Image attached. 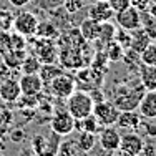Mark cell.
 <instances>
[{"label":"cell","instance_id":"bcb514c9","mask_svg":"<svg viewBox=\"0 0 156 156\" xmlns=\"http://www.w3.org/2000/svg\"><path fill=\"white\" fill-rule=\"evenodd\" d=\"M154 42H156V40H154Z\"/></svg>","mask_w":156,"mask_h":156},{"label":"cell","instance_id":"d590c367","mask_svg":"<svg viewBox=\"0 0 156 156\" xmlns=\"http://www.w3.org/2000/svg\"><path fill=\"white\" fill-rule=\"evenodd\" d=\"M12 38V48L13 50H25V37L15 32V35H10Z\"/></svg>","mask_w":156,"mask_h":156},{"label":"cell","instance_id":"ee69618b","mask_svg":"<svg viewBox=\"0 0 156 156\" xmlns=\"http://www.w3.org/2000/svg\"><path fill=\"white\" fill-rule=\"evenodd\" d=\"M120 156H135V154H131V153H126V151H120Z\"/></svg>","mask_w":156,"mask_h":156},{"label":"cell","instance_id":"7a4b0ae2","mask_svg":"<svg viewBox=\"0 0 156 156\" xmlns=\"http://www.w3.org/2000/svg\"><path fill=\"white\" fill-rule=\"evenodd\" d=\"M62 136L51 129V133H38L32 138V150L37 156H57L60 151Z\"/></svg>","mask_w":156,"mask_h":156},{"label":"cell","instance_id":"ac0fdd59","mask_svg":"<svg viewBox=\"0 0 156 156\" xmlns=\"http://www.w3.org/2000/svg\"><path fill=\"white\" fill-rule=\"evenodd\" d=\"M37 57H38V60L42 63H55L57 62V50H55V47L48 42V38H42L38 42Z\"/></svg>","mask_w":156,"mask_h":156},{"label":"cell","instance_id":"74e56055","mask_svg":"<svg viewBox=\"0 0 156 156\" xmlns=\"http://www.w3.org/2000/svg\"><path fill=\"white\" fill-rule=\"evenodd\" d=\"M88 156H113V151L105 150V148H101L100 144H98V146L95 144V146L88 151Z\"/></svg>","mask_w":156,"mask_h":156},{"label":"cell","instance_id":"8fae6325","mask_svg":"<svg viewBox=\"0 0 156 156\" xmlns=\"http://www.w3.org/2000/svg\"><path fill=\"white\" fill-rule=\"evenodd\" d=\"M143 146H144V138L136 133L129 131L126 135L121 136L120 140V151H126V153H131L135 156H140L141 151H143Z\"/></svg>","mask_w":156,"mask_h":156},{"label":"cell","instance_id":"f546056e","mask_svg":"<svg viewBox=\"0 0 156 156\" xmlns=\"http://www.w3.org/2000/svg\"><path fill=\"white\" fill-rule=\"evenodd\" d=\"M143 65H153L156 66V42H151L150 45L140 53Z\"/></svg>","mask_w":156,"mask_h":156},{"label":"cell","instance_id":"484cf974","mask_svg":"<svg viewBox=\"0 0 156 156\" xmlns=\"http://www.w3.org/2000/svg\"><path fill=\"white\" fill-rule=\"evenodd\" d=\"M40 68H42V62L35 55H27L20 65L22 73H38Z\"/></svg>","mask_w":156,"mask_h":156},{"label":"cell","instance_id":"f6af8a7d","mask_svg":"<svg viewBox=\"0 0 156 156\" xmlns=\"http://www.w3.org/2000/svg\"><path fill=\"white\" fill-rule=\"evenodd\" d=\"M153 2H154V3H156V0H153Z\"/></svg>","mask_w":156,"mask_h":156},{"label":"cell","instance_id":"83f0119b","mask_svg":"<svg viewBox=\"0 0 156 156\" xmlns=\"http://www.w3.org/2000/svg\"><path fill=\"white\" fill-rule=\"evenodd\" d=\"M62 73V68H58L55 63H47L45 66L42 65V68H40V72H38V75L42 76V80H43V85L45 83H50L51 80H53L57 75H60Z\"/></svg>","mask_w":156,"mask_h":156},{"label":"cell","instance_id":"6da1fadb","mask_svg":"<svg viewBox=\"0 0 156 156\" xmlns=\"http://www.w3.org/2000/svg\"><path fill=\"white\" fill-rule=\"evenodd\" d=\"M144 91L146 90L140 80L136 83L129 85H118V87H113V90H111V103L120 111L138 110V105Z\"/></svg>","mask_w":156,"mask_h":156},{"label":"cell","instance_id":"9a60e30c","mask_svg":"<svg viewBox=\"0 0 156 156\" xmlns=\"http://www.w3.org/2000/svg\"><path fill=\"white\" fill-rule=\"evenodd\" d=\"M141 121V115L136 113V110H128V111H120V116L116 120L118 128H123L126 131H136Z\"/></svg>","mask_w":156,"mask_h":156},{"label":"cell","instance_id":"30bf717a","mask_svg":"<svg viewBox=\"0 0 156 156\" xmlns=\"http://www.w3.org/2000/svg\"><path fill=\"white\" fill-rule=\"evenodd\" d=\"M22 95H38L43 88V80L38 73H23L18 78Z\"/></svg>","mask_w":156,"mask_h":156},{"label":"cell","instance_id":"ab89813d","mask_svg":"<svg viewBox=\"0 0 156 156\" xmlns=\"http://www.w3.org/2000/svg\"><path fill=\"white\" fill-rule=\"evenodd\" d=\"M129 2H131V5L136 7L140 12H143V10H146L148 7H150V3L153 2V0H129Z\"/></svg>","mask_w":156,"mask_h":156},{"label":"cell","instance_id":"d6986e66","mask_svg":"<svg viewBox=\"0 0 156 156\" xmlns=\"http://www.w3.org/2000/svg\"><path fill=\"white\" fill-rule=\"evenodd\" d=\"M140 81L144 87V90H156V66L153 65H143L140 66Z\"/></svg>","mask_w":156,"mask_h":156},{"label":"cell","instance_id":"836d02e7","mask_svg":"<svg viewBox=\"0 0 156 156\" xmlns=\"http://www.w3.org/2000/svg\"><path fill=\"white\" fill-rule=\"evenodd\" d=\"M63 7L68 13H76L83 9V0H63Z\"/></svg>","mask_w":156,"mask_h":156},{"label":"cell","instance_id":"8992f818","mask_svg":"<svg viewBox=\"0 0 156 156\" xmlns=\"http://www.w3.org/2000/svg\"><path fill=\"white\" fill-rule=\"evenodd\" d=\"M37 27H38V18L32 12H18L13 17V28L17 33L23 37H32L37 33Z\"/></svg>","mask_w":156,"mask_h":156},{"label":"cell","instance_id":"2e32d148","mask_svg":"<svg viewBox=\"0 0 156 156\" xmlns=\"http://www.w3.org/2000/svg\"><path fill=\"white\" fill-rule=\"evenodd\" d=\"M80 33L87 42H96V40H98V35H100V22L87 17L80 23Z\"/></svg>","mask_w":156,"mask_h":156},{"label":"cell","instance_id":"d4e9b609","mask_svg":"<svg viewBox=\"0 0 156 156\" xmlns=\"http://www.w3.org/2000/svg\"><path fill=\"white\" fill-rule=\"evenodd\" d=\"M57 156H88V153L78 148L75 141H65L60 144V151Z\"/></svg>","mask_w":156,"mask_h":156},{"label":"cell","instance_id":"f1b7e54d","mask_svg":"<svg viewBox=\"0 0 156 156\" xmlns=\"http://www.w3.org/2000/svg\"><path fill=\"white\" fill-rule=\"evenodd\" d=\"M35 35H38L40 38H53V37L58 35V32L51 22H38Z\"/></svg>","mask_w":156,"mask_h":156},{"label":"cell","instance_id":"f35d334b","mask_svg":"<svg viewBox=\"0 0 156 156\" xmlns=\"http://www.w3.org/2000/svg\"><path fill=\"white\" fill-rule=\"evenodd\" d=\"M141 154H144V156H154L156 154V146L151 143V141H144V146H143Z\"/></svg>","mask_w":156,"mask_h":156},{"label":"cell","instance_id":"d6a6232c","mask_svg":"<svg viewBox=\"0 0 156 156\" xmlns=\"http://www.w3.org/2000/svg\"><path fill=\"white\" fill-rule=\"evenodd\" d=\"M115 42L120 43V45L126 50V48H129L131 35H129L128 30H125V28H120V30H116V33H115Z\"/></svg>","mask_w":156,"mask_h":156},{"label":"cell","instance_id":"603a6c76","mask_svg":"<svg viewBox=\"0 0 156 156\" xmlns=\"http://www.w3.org/2000/svg\"><path fill=\"white\" fill-rule=\"evenodd\" d=\"M115 33H116V28L111 22H101L100 23V35H98V42H101L103 47H106L110 42L115 40Z\"/></svg>","mask_w":156,"mask_h":156},{"label":"cell","instance_id":"277c9868","mask_svg":"<svg viewBox=\"0 0 156 156\" xmlns=\"http://www.w3.org/2000/svg\"><path fill=\"white\" fill-rule=\"evenodd\" d=\"M93 115L96 116V120L100 121L101 126H115L116 125L118 116H120V110H118L111 101L103 100V101L95 103Z\"/></svg>","mask_w":156,"mask_h":156},{"label":"cell","instance_id":"7dc6e473","mask_svg":"<svg viewBox=\"0 0 156 156\" xmlns=\"http://www.w3.org/2000/svg\"><path fill=\"white\" fill-rule=\"evenodd\" d=\"M118 156H120V154H118Z\"/></svg>","mask_w":156,"mask_h":156},{"label":"cell","instance_id":"9c48e42d","mask_svg":"<svg viewBox=\"0 0 156 156\" xmlns=\"http://www.w3.org/2000/svg\"><path fill=\"white\" fill-rule=\"evenodd\" d=\"M96 138H98V144L101 148H105V150L108 151H116L118 148H120V133L116 131V128L115 126H103L101 129H100V133L96 135Z\"/></svg>","mask_w":156,"mask_h":156},{"label":"cell","instance_id":"e575fe53","mask_svg":"<svg viewBox=\"0 0 156 156\" xmlns=\"http://www.w3.org/2000/svg\"><path fill=\"white\" fill-rule=\"evenodd\" d=\"M108 3H110L111 10H113L115 13L121 12V10H125L126 7L131 5V2H129V0H108Z\"/></svg>","mask_w":156,"mask_h":156},{"label":"cell","instance_id":"4dcf8cb0","mask_svg":"<svg viewBox=\"0 0 156 156\" xmlns=\"http://www.w3.org/2000/svg\"><path fill=\"white\" fill-rule=\"evenodd\" d=\"M138 129L143 133L144 136H146V138H150V140H151V138H156V125L151 123L150 118H144V120H141Z\"/></svg>","mask_w":156,"mask_h":156},{"label":"cell","instance_id":"b9f144b4","mask_svg":"<svg viewBox=\"0 0 156 156\" xmlns=\"http://www.w3.org/2000/svg\"><path fill=\"white\" fill-rule=\"evenodd\" d=\"M9 2H10V5H13L15 9H22V7L28 5L30 0H9Z\"/></svg>","mask_w":156,"mask_h":156},{"label":"cell","instance_id":"ffe728a7","mask_svg":"<svg viewBox=\"0 0 156 156\" xmlns=\"http://www.w3.org/2000/svg\"><path fill=\"white\" fill-rule=\"evenodd\" d=\"M101 128L103 126L100 125V121L96 120L93 113L81 118V120H75V129H78V131H88V133H93V135H98Z\"/></svg>","mask_w":156,"mask_h":156},{"label":"cell","instance_id":"5b68a950","mask_svg":"<svg viewBox=\"0 0 156 156\" xmlns=\"http://www.w3.org/2000/svg\"><path fill=\"white\" fill-rule=\"evenodd\" d=\"M50 91L57 98H68L75 91V78L68 73H60L50 81Z\"/></svg>","mask_w":156,"mask_h":156},{"label":"cell","instance_id":"60d3db41","mask_svg":"<svg viewBox=\"0 0 156 156\" xmlns=\"http://www.w3.org/2000/svg\"><path fill=\"white\" fill-rule=\"evenodd\" d=\"M10 138H12L13 143H20V141L25 138V133L22 131V129H15V131L10 133Z\"/></svg>","mask_w":156,"mask_h":156},{"label":"cell","instance_id":"7c38bea8","mask_svg":"<svg viewBox=\"0 0 156 156\" xmlns=\"http://www.w3.org/2000/svg\"><path fill=\"white\" fill-rule=\"evenodd\" d=\"M88 17L96 22H110L115 17V12L111 10L108 0H96L93 5L88 7Z\"/></svg>","mask_w":156,"mask_h":156},{"label":"cell","instance_id":"4fadbf2b","mask_svg":"<svg viewBox=\"0 0 156 156\" xmlns=\"http://www.w3.org/2000/svg\"><path fill=\"white\" fill-rule=\"evenodd\" d=\"M22 95L20 85H18V80H13V78H7L0 83V98L5 103H15Z\"/></svg>","mask_w":156,"mask_h":156},{"label":"cell","instance_id":"3957f363","mask_svg":"<svg viewBox=\"0 0 156 156\" xmlns=\"http://www.w3.org/2000/svg\"><path fill=\"white\" fill-rule=\"evenodd\" d=\"M66 100H68L66 101V110L75 120H81V118L93 113L95 101L87 91H73Z\"/></svg>","mask_w":156,"mask_h":156},{"label":"cell","instance_id":"e0dca14e","mask_svg":"<svg viewBox=\"0 0 156 156\" xmlns=\"http://www.w3.org/2000/svg\"><path fill=\"white\" fill-rule=\"evenodd\" d=\"M129 35H131L129 48H131V50H135V51H138V53H141V51H143L144 48L151 43V38L146 35V32L143 30V27L131 30V32H129Z\"/></svg>","mask_w":156,"mask_h":156},{"label":"cell","instance_id":"8d00e7d4","mask_svg":"<svg viewBox=\"0 0 156 156\" xmlns=\"http://www.w3.org/2000/svg\"><path fill=\"white\" fill-rule=\"evenodd\" d=\"M13 116L10 111H0V131H3V129L9 128V125L12 123Z\"/></svg>","mask_w":156,"mask_h":156},{"label":"cell","instance_id":"7bdbcfd3","mask_svg":"<svg viewBox=\"0 0 156 156\" xmlns=\"http://www.w3.org/2000/svg\"><path fill=\"white\" fill-rule=\"evenodd\" d=\"M22 156H37V154L33 153V150H27V151H25V153L22 154Z\"/></svg>","mask_w":156,"mask_h":156},{"label":"cell","instance_id":"1f68e13d","mask_svg":"<svg viewBox=\"0 0 156 156\" xmlns=\"http://www.w3.org/2000/svg\"><path fill=\"white\" fill-rule=\"evenodd\" d=\"M12 50V38H10V33L7 30H0V57L7 53V51Z\"/></svg>","mask_w":156,"mask_h":156},{"label":"cell","instance_id":"7402d4cb","mask_svg":"<svg viewBox=\"0 0 156 156\" xmlns=\"http://www.w3.org/2000/svg\"><path fill=\"white\" fill-rule=\"evenodd\" d=\"M141 27L146 32V35L151 38V42H154L156 40V17L148 13L146 10H143L141 12Z\"/></svg>","mask_w":156,"mask_h":156},{"label":"cell","instance_id":"cb8c5ba5","mask_svg":"<svg viewBox=\"0 0 156 156\" xmlns=\"http://www.w3.org/2000/svg\"><path fill=\"white\" fill-rule=\"evenodd\" d=\"M96 141H98V138H96V135H93V133H88V131H80L76 136V141L75 143L78 144V148H81L83 151H90L91 148L96 144Z\"/></svg>","mask_w":156,"mask_h":156},{"label":"cell","instance_id":"52a82bcc","mask_svg":"<svg viewBox=\"0 0 156 156\" xmlns=\"http://www.w3.org/2000/svg\"><path fill=\"white\" fill-rule=\"evenodd\" d=\"M50 128L60 136L72 135L75 131V118L68 113V110L57 111L50 120Z\"/></svg>","mask_w":156,"mask_h":156},{"label":"cell","instance_id":"4316f807","mask_svg":"<svg viewBox=\"0 0 156 156\" xmlns=\"http://www.w3.org/2000/svg\"><path fill=\"white\" fill-rule=\"evenodd\" d=\"M105 53L110 62H121L123 60V55H125V48L113 40V42H110L105 47Z\"/></svg>","mask_w":156,"mask_h":156},{"label":"cell","instance_id":"ba28073f","mask_svg":"<svg viewBox=\"0 0 156 156\" xmlns=\"http://www.w3.org/2000/svg\"><path fill=\"white\" fill-rule=\"evenodd\" d=\"M115 20H116V23L120 28H125V30L131 32V30H135V28L141 27V12L136 7L129 5V7H126L125 10L115 13Z\"/></svg>","mask_w":156,"mask_h":156},{"label":"cell","instance_id":"44dd1931","mask_svg":"<svg viewBox=\"0 0 156 156\" xmlns=\"http://www.w3.org/2000/svg\"><path fill=\"white\" fill-rule=\"evenodd\" d=\"M27 57V53H25V50H10V51H7L5 55H3V63H5L9 68H12V70H20V65H22V62H23V58Z\"/></svg>","mask_w":156,"mask_h":156},{"label":"cell","instance_id":"5bb4252c","mask_svg":"<svg viewBox=\"0 0 156 156\" xmlns=\"http://www.w3.org/2000/svg\"><path fill=\"white\" fill-rule=\"evenodd\" d=\"M141 118H150L154 120L156 118V90L144 91L143 98H141L140 105H138Z\"/></svg>","mask_w":156,"mask_h":156}]
</instances>
